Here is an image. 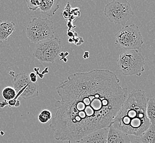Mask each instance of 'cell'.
<instances>
[{"instance_id": "cell-7", "label": "cell", "mask_w": 155, "mask_h": 143, "mask_svg": "<svg viewBox=\"0 0 155 143\" xmlns=\"http://www.w3.org/2000/svg\"><path fill=\"white\" fill-rule=\"evenodd\" d=\"M61 43L57 38L36 43L33 56L43 62L54 63L61 51Z\"/></svg>"}, {"instance_id": "cell-12", "label": "cell", "mask_w": 155, "mask_h": 143, "mask_svg": "<svg viewBox=\"0 0 155 143\" xmlns=\"http://www.w3.org/2000/svg\"><path fill=\"white\" fill-rule=\"evenodd\" d=\"M15 30V23L0 20V42L7 40Z\"/></svg>"}, {"instance_id": "cell-13", "label": "cell", "mask_w": 155, "mask_h": 143, "mask_svg": "<svg viewBox=\"0 0 155 143\" xmlns=\"http://www.w3.org/2000/svg\"><path fill=\"white\" fill-rule=\"evenodd\" d=\"M138 138L142 143H155V125L151 124L149 128Z\"/></svg>"}, {"instance_id": "cell-19", "label": "cell", "mask_w": 155, "mask_h": 143, "mask_svg": "<svg viewBox=\"0 0 155 143\" xmlns=\"http://www.w3.org/2000/svg\"><path fill=\"white\" fill-rule=\"evenodd\" d=\"M29 77L30 78V80L33 83H36L38 81V75L35 73L31 72L30 75H29Z\"/></svg>"}, {"instance_id": "cell-22", "label": "cell", "mask_w": 155, "mask_h": 143, "mask_svg": "<svg viewBox=\"0 0 155 143\" xmlns=\"http://www.w3.org/2000/svg\"><path fill=\"white\" fill-rule=\"evenodd\" d=\"M48 67L47 68H45V70L44 71L42 72V75H44L45 74H48Z\"/></svg>"}, {"instance_id": "cell-10", "label": "cell", "mask_w": 155, "mask_h": 143, "mask_svg": "<svg viewBox=\"0 0 155 143\" xmlns=\"http://www.w3.org/2000/svg\"><path fill=\"white\" fill-rule=\"evenodd\" d=\"M130 141L128 135L114 128L110 125L108 127L107 143H129Z\"/></svg>"}, {"instance_id": "cell-4", "label": "cell", "mask_w": 155, "mask_h": 143, "mask_svg": "<svg viewBox=\"0 0 155 143\" xmlns=\"http://www.w3.org/2000/svg\"><path fill=\"white\" fill-rule=\"evenodd\" d=\"M26 35L34 43L54 38V23L48 18H34L26 28Z\"/></svg>"}, {"instance_id": "cell-15", "label": "cell", "mask_w": 155, "mask_h": 143, "mask_svg": "<svg viewBox=\"0 0 155 143\" xmlns=\"http://www.w3.org/2000/svg\"><path fill=\"white\" fill-rule=\"evenodd\" d=\"M2 95L5 101H9L16 98L17 92L13 87H7L3 89Z\"/></svg>"}, {"instance_id": "cell-11", "label": "cell", "mask_w": 155, "mask_h": 143, "mask_svg": "<svg viewBox=\"0 0 155 143\" xmlns=\"http://www.w3.org/2000/svg\"><path fill=\"white\" fill-rule=\"evenodd\" d=\"M61 0H40L39 8L42 14L50 17H53L60 8Z\"/></svg>"}, {"instance_id": "cell-17", "label": "cell", "mask_w": 155, "mask_h": 143, "mask_svg": "<svg viewBox=\"0 0 155 143\" xmlns=\"http://www.w3.org/2000/svg\"><path fill=\"white\" fill-rule=\"evenodd\" d=\"M21 105V101L18 99H13L9 101H3L0 102V107L3 108L6 106H9L10 107H18Z\"/></svg>"}, {"instance_id": "cell-21", "label": "cell", "mask_w": 155, "mask_h": 143, "mask_svg": "<svg viewBox=\"0 0 155 143\" xmlns=\"http://www.w3.org/2000/svg\"><path fill=\"white\" fill-rule=\"evenodd\" d=\"M89 52H87V51H86V52H85L84 54L83 58L84 59H87V58H88L89 57Z\"/></svg>"}, {"instance_id": "cell-20", "label": "cell", "mask_w": 155, "mask_h": 143, "mask_svg": "<svg viewBox=\"0 0 155 143\" xmlns=\"http://www.w3.org/2000/svg\"><path fill=\"white\" fill-rule=\"evenodd\" d=\"M129 143H142V142L140 141V139H139V138L137 139H135L134 140H130V141Z\"/></svg>"}, {"instance_id": "cell-8", "label": "cell", "mask_w": 155, "mask_h": 143, "mask_svg": "<svg viewBox=\"0 0 155 143\" xmlns=\"http://www.w3.org/2000/svg\"><path fill=\"white\" fill-rule=\"evenodd\" d=\"M12 84L17 92L16 99L21 97L24 99L35 98L39 96V84L33 83L29 75L25 73H20L15 75Z\"/></svg>"}, {"instance_id": "cell-5", "label": "cell", "mask_w": 155, "mask_h": 143, "mask_svg": "<svg viewBox=\"0 0 155 143\" xmlns=\"http://www.w3.org/2000/svg\"><path fill=\"white\" fill-rule=\"evenodd\" d=\"M104 14L111 23L124 26L134 12L127 0H112L104 7Z\"/></svg>"}, {"instance_id": "cell-3", "label": "cell", "mask_w": 155, "mask_h": 143, "mask_svg": "<svg viewBox=\"0 0 155 143\" xmlns=\"http://www.w3.org/2000/svg\"><path fill=\"white\" fill-rule=\"evenodd\" d=\"M119 71L124 76L140 77L145 71V59L138 50H127L119 55L117 60Z\"/></svg>"}, {"instance_id": "cell-9", "label": "cell", "mask_w": 155, "mask_h": 143, "mask_svg": "<svg viewBox=\"0 0 155 143\" xmlns=\"http://www.w3.org/2000/svg\"><path fill=\"white\" fill-rule=\"evenodd\" d=\"M108 132V127L100 129L87 134L77 143H107Z\"/></svg>"}, {"instance_id": "cell-2", "label": "cell", "mask_w": 155, "mask_h": 143, "mask_svg": "<svg viewBox=\"0 0 155 143\" xmlns=\"http://www.w3.org/2000/svg\"><path fill=\"white\" fill-rule=\"evenodd\" d=\"M148 99L143 90H132L120 107L111 125L128 135L139 137L151 125L146 115Z\"/></svg>"}, {"instance_id": "cell-16", "label": "cell", "mask_w": 155, "mask_h": 143, "mask_svg": "<svg viewBox=\"0 0 155 143\" xmlns=\"http://www.w3.org/2000/svg\"><path fill=\"white\" fill-rule=\"evenodd\" d=\"M52 118V114L49 110H44L40 113L38 116L39 122L42 124L48 122Z\"/></svg>"}, {"instance_id": "cell-14", "label": "cell", "mask_w": 155, "mask_h": 143, "mask_svg": "<svg viewBox=\"0 0 155 143\" xmlns=\"http://www.w3.org/2000/svg\"><path fill=\"white\" fill-rule=\"evenodd\" d=\"M146 115L151 124L155 125V99H148L146 105Z\"/></svg>"}, {"instance_id": "cell-23", "label": "cell", "mask_w": 155, "mask_h": 143, "mask_svg": "<svg viewBox=\"0 0 155 143\" xmlns=\"http://www.w3.org/2000/svg\"><path fill=\"white\" fill-rule=\"evenodd\" d=\"M63 61H64L65 62H67V61H68V60H67V59L66 58V57H65V58H64L63 59Z\"/></svg>"}, {"instance_id": "cell-18", "label": "cell", "mask_w": 155, "mask_h": 143, "mask_svg": "<svg viewBox=\"0 0 155 143\" xmlns=\"http://www.w3.org/2000/svg\"><path fill=\"white\" fill-rule=\"evenodd\" d=\"M28 8L31 11H35L39 8L40 0H25Z\"/></svg>"}, {"instance_id": "cell-6", "label": "cell", "mask_w": 155, "mask_h": 143, "mask_svg": "<svg viewBox=\"0 0 155 143\" xmlns=\"http://www.w3.org/2000/svg\"><path fill=\"white\" fill-rule=\"evenodd\" d=\"M143 43L139 28L135 24L124 26L116 35V44L126 50H138Z\"/></svg>"}, {"instance_id": "cell-1", "label": "cell", "mask_w": 155, "mask_h": 143, "mask_svg": "<svg viewBox=\"0 0 155 143\" xmlns=\"http://www.w3.org/2000/svg\"><path fill=\"white\" fill-rule=\"evenodd\" d=\"M56 89L60 100L50 127L56 140L68 143L109 127L129 94L114 72L102 69L73 73Z\"/></svg>"}]
</instances>
